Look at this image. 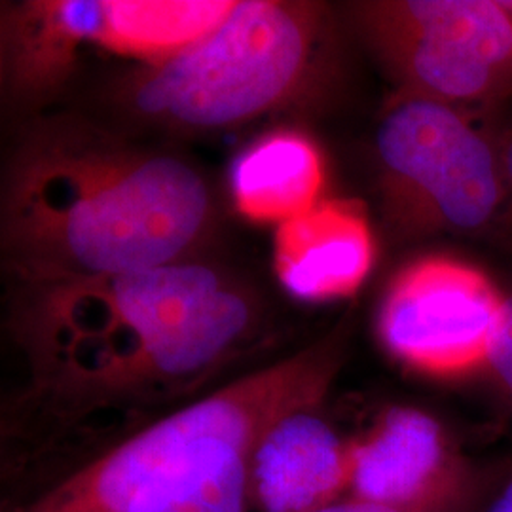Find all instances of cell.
Masks as SVG:
<instances>
[{"instance_id": "obj_10", "label": "cell", "mask_w": 512, "mask_h": 512, "mask_svg": "<svg viewBox=\"0 0 512 512\" xmlns=\"http://www.w3.org/2000/svg\"><path fill=\"white\" fill-rule=\"evenodd\" d=\"M321 406L287 414L256 444L253 512H310L348 495L349 439L334 429Z\"/></svg>"}, {"instance_id": "obj_7", "label": "cell", "mask_w": 512, "mask_h": 512, "mask_svg": "<svg viewBox=\"0 0 512 512\" xmlns=\"http://www.w3.org/2000/svg\"><path fill=\"white\" fill-rule=\"evenodd\" d=\"M505 298L473 264L421 256L387 285L376 332L404 368L435 380L467 378L486 368Z\"/></svg>"}, {"instance_id": "obj_14", "label": "cell", "mask_w": 512, "mask_h": 512, "mask_svg": "<svg viewBox=\"0 0 512 512\" xmlns=\"http://www.w3.org/2000/svg\"><path fill=\"white\" fill-rule=\"evenodd\" d=\"M251 458L238 456L196 478L158 512H253Z\"/></svg>"}, {"instance_id": "obj_1", "label": "cell", "mask_w": 512, "mask_h": 512, "mask_svg": "<svg viewBox=\"0 0 512 512\" xmlns=\"http://www.w3.org/2000/svg\"><path fill=\"white\" fill-rule=\"evenodd\" d=\"M10 330L29 378L4 463L27 478L19 499L200 399L266 342L251 287L198 258L18 283Z\"/></svg>"}, {"instance_id": "obj_4", "label": "cell", "mask_w": 512, "mask_h": 512, "mask_svg": "<svg viewBox=\"0 0 512 512\" xmlns=\"http://www.w3.org/2000/svg\"><path fill=\"white\" fill-rule=\"evenodd\" d=\"M336 46L327 4L238 0L209 35L116 80L110 101L139 126L226 131L323 99L336 74Z\"/></svg>"}, {"instance_id": "obj_17", "label": "cell", "mask_w": 512, "mask_h": 512, "mask_svg": "<svg viewBox=\"0 0 512 512\" xmlns=\"http://www.w3.org/2000/svg\"><path fill=\"white\" fill-rule=\"evenodd\" d=\"M501 164H503V183H505V203L501 211L499 226L512 239V131L507 141L501 145Z\"/></svg>"}, {"instance_id": "obj_6", "label": "cell", "mask_w": 512, "mask_h": 512, "mask_svg": "<svg viewBox=\"0 0 512 512\" xmlns=\"http://www.w3.org/2000/svg\"><path fill=\"white\" fill-rule=\"evenodd\" d=\"M351 19L401 93L467 112L512 90V18L501 0H366Z\"/></svg>"}, {"instance_id": "obj_8", "label": "cell", "mask_w": 512, "mask_h": 512, "mask_svg": "<svg viewBox=\"0 0 512 512\" xmlns=\"http://www.w3.org/2000/svg\"><path fill=\"white\" fill-rule=\"evenodd\" d=\"M348 495L380 503H414L475 475L435 416L414 406H389L349 439Z\"/></svg>"}, {"instance_id": "obj_15", "label": "cell", "mask_w": 512, "mask_h": 512, "mask_svg": "<svg viewBox=\"0 0 512 512\" xmlns=\"http://www.w3.org/2000/svg\"><path fill=\"white\" fill-rule=\"evenodd\" d=\"M490 488L492 480L478 469L458 486L414 503H380L346 495L310 512H478L488 501Z\"/></svg>"}, {"instance_id": "obj_19", "label": "cell", "mask_w": 512, "mask_h": 512, "mask_svg": "<svg viewBox=\"0 0 512 512\" xmlns=\"http://www.w3.org/2000/svg\"><path fill=\"white\" fill-rule=\"evenodd\" d=\"M503 2V6H505V10L509 12V16L512 18V0H501Z\"/></svg>"}, {"instance_id": "obj_16", "label": "cell", "mask_w": 512, "mask_h": 512, "mask_svg": "<svg viewBox=\"0 0 512 512\" xmlns=\"http://www.w3.org/2000/svg\"><path fill=\"white\" fill-rule=\"evenodd\" d=\"M482 374H486L495 389L512 403V294L505 298L503 317Z\"/></svg>"}, {"instance_id": "obj_2", "label": "cell", "mask_w": 512, "mask_h": 512, "mask_svg": "<svg viewBox=\"0 0 512 512\" xmlns=\"http://www.w3.org/2000/svg\"><path fill=\"white\" fill-rule=\"evenodd\" d=\"M213 228V192L196 165L80 114L38 116L6 162L0 241L16 283L192 260Z\"/></svg>"}, {"instance_id": "obj_13", "label": "cell", "mask_w": 512, "mask_h": 512, "mask_svg": "<svg viewBox=\"0 0 512 512\" xmlns=\"http://www.w3.org/2000/svg\"><path fill=\"white\" fill-rule=\"evenodd\" d=\"M234 0H105L99 46L141 65L160 63L209 35Z\"/></svg>"}, {"instance_id": "obj_3", "label": "cell", "mask_w": 512, "mask_h": 512, "mask_svg": "<svg viewBox=\"0 0 512 512\" xmlns=\"http://www.w3.org/2000/svg\"><path fill=\"white\" fill-rule=\"evenodd\" d=\"M344 349V330H332L150 421L4 512H158L220 463L253 454L287 414L325 403Z\"/></svg>"}, {"instance_id": "obj_11", "label": "cell", "mask_w": 512, "mask_h": 512, "mask_svg": "<svg viewBox=\"0 0 512 512\" xmlns=\"http://www.w3.org/2000/svg\"><path fill=\"white\" fill-rule=\"evenodd\" d=\"M376 258L365 207L353 200H321L277 226L274 268L279 283L304 302H330L357 293Z\"/></svg>"}, {"instance_id": "obj_5", "label": "cell", "mask_w": 512, "mask_h": 512, "mask_svg": "<svg viewBox=\"0 0 512 512\" xmlns=\"http://www.w3.org/2000/svg\"><path fill=\"white\" fill-rule=\"evenodd\" d=\"M374 148L385 217L404 238L469 236L501 219V147L463 110L399 92Z\"/></svg>"}, {"instance_id": "obj_12", "label": "cell", "mask_w": 512, "mask_h": 512, "mask_svg": "<svg viewBox=\"0 0 512 512\" xmlns=\"http://www.w3.org/2000/svg\"><path fill=\"white\" fill-rule=\"evenodd\" d=\"M327 165L308 133L279 128L245 148L230 171L234 205L245 219L283 222L323 200Z\"/></svg>"}, {"instance_id": "obj_9", "label": "cell", "mask_w": 512, "mask_h": 512, "mask_svg": "<svg viewBox=\"0 0 512 512\" xmlns=\"http://www.w3.org/2000/svg\"><path fill=\"white\" fill-rule=\"evenodd\" d=\"M105 0H19L0 10L2 97L37 110L61 92L86 46H99Z\"/></svg>"}, {"instance_id": "obj_18", "label": "cell", "mask_w": 512, "mask_h": 512, "mask_svg": "<svg viewBox=\"0 0 512 512\" xmlns=\"http://www.w3.org/2000/svg\"><path fill=\"white\" fill-rule=\"evenodd\" d=\"M478 512H512V478H509L503 488L488 499Z\"/></svg>"}]
</instances>
